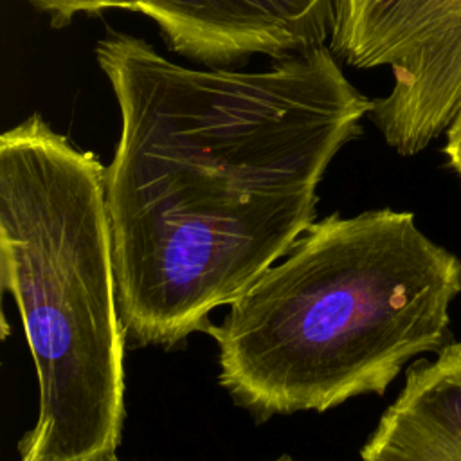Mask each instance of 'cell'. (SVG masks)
Here are the masks:
<instances>
[{"label": "cell", "mask_w": 461, "mask_h": 461, "mask_svg": "<svg viewBox=\"0 0 461 461\" xmlns=\"http://www.w3.org/2000/svg\"><path fill=\"white\" fill-rule=\"evenodd\" d=\"M108 461H119V459H117V457H112V459H108Z\"/></svg>", "instance_id": "cell-10"}, {"label": "cell", "mask_w": 461, "mask_h": 461, "mask_svg": "<svg viewBox=\"0 0 461 461\" xmlns=\"http://www.w3.org/2000/svg\"><path fill=\"white\" fill-rule=\"evenodd\" d=\"M445 148L443 153L447 157L448 167L459 176L461 180V110L454 117V121L445 130Z\"/></svg>", "instance_id": "cell-8"}, {"label": "cell", "mask_w": 461, "mask_h": 461, "mask_svg": "<svg viewBox=\"0 0 461 461\" xmlns=\"http://www.w3.org/2000/svg\"><path fill=\"white\" fill-rule=\"evenodd\" d=\"M276 461H295V459H292L290 456H281L279 459H276Z\"/></svg>", "instance_id": "cell-9"}, {"label": "cell", "mask_w": 461, "mask_h": 461, "mask_svg": "<svg viewBox=\"0 0 461 461\" xmlns=\"http://www.w3.org/2000/svg\"><path fill=\"white\" fill-rule=\"evenodd\" d=\"M0 272L38 376L20 461H108L124 418L106 166L38 113L0 137Z\"/></svg>", "instance_id": "cell-3"}, {"label": "cell", "mask_w": 461, "mask_h": 461, "mask_svg": "<svg viewBox=\"0 0 461 461\" xmlns=\"http://www.w3.org/2000/svg\"><path fill=\"white\" fill-rule=\"evenodd\" d=\"M461 261L409 211L315 220L207 331L220 384L267 420L382 396L421 353L447 344Z\"/></svg>", "instance_id": "cell-2"}, {"label": "cell", "mask_w": 461, "mask_h": 461, "mask_svg": "<svg viewBox=\"0 0 461 461\" xmlns=\"http://www.w3.org/2000/svg\"><path fill=\"white\" fill-rule=\"evenodd\" d=\"M94 52L121 115L106 166L121 322L133 344L171 348L315 221L373 99L326 45L261 70L191 68L126 32Z\"/></svg>", "instance_id": "cell-1"}, {"label": "cell", "mask_w": 461, "mask_h": 461, "mask_svg": "<svg viewBox=\"0 0 461 461\" xmlns=\"http://www.w3.org/2000/svg\"><path fill=\"white\" fill-rule=\"evenodd\" d=\"M167 47L207 67H230L254 54L283 58L324 47L335 0H140Z\"/></svg>", "instance_id": "cell-5"}, {"label": "cell", "mask_w": 461, "mask_h": 461, "mask_svg": "<svg viewBox=\"0 0 461 461\" xmlns=\"http://www.w3.org/2000/svg\"><path fill=\"white\" fill-rule=\"evenodd\" d=\"M49 16L54 29L67 27L77 14L97 16L106 9H128L139 13L140 0H27Z\"/></svg>", "instance_id": "cell-7"}, {"label": "cell", "mask_w": 461, "mask_h": 461, "mask_svg": "<svg viewBox=\"0 0 461 461\" xmlns=\"http://www.w3.org/2000/svg\"><path fill=\"white\" fill-rule=\"evenodd\" d=\"M362 461H461V340L407 369L398 398L360 450Z\"/></svg>", "instance_id": "cell-6"}, {"label": "cell", "mask_w": 461, "mask_h": 461, "mask_svg": "<svg viewBox=\"0 0 461 461\" xmlns=\"http://www.w3.org/2000/svg\"><path fill=\"white\" fill-rule=\"evenodd\" d=\"M330 43L349 67L391 68L369 117L398 155L423 151L461 110V0H335Z\"/></svg>", "instance_id": "cell-4"}]
</instances>
